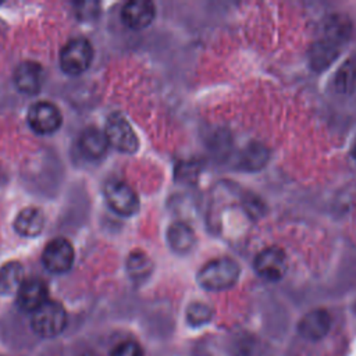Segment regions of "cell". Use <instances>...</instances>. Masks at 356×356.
Returning <instances> with one entry per match:
<instances>
[{"instance_id":"23","label":"cell","mask_w":356,"mask_h":356,"mask_svg":"<svg viewBox=\"0 0 356 356\" xmlns=\"http://www.w3.org/2000/svg\"><path fill=\"white\" fill-rule=\"evenodd\" d=\"M352 156H353V159L356 160V139H355V142H353V146H352Z\"/></svg>"},{"instance_id":"24","label":"cell","mask_w":356,"mask_h":356,"mask_svg":"<svg viewBox=\"0 0 356 356\" xmlns=\"http://www.w3.org/2000/svg\"><path fill=\"white\" fill-rule=\"evenodd\" d=\"M88 356H89V355H88Z\"/></svg>"},{"instance_id":"11","label":"cell","mask_w":356,"mask_h":356,"mask_svg":"<svg viewBox=\"0 0 356 356\" xmlns=\"http://www.w3.org/2000/svg\"><path fill=\"white\" fill-rule=\"evenodd\" d=\"M156 17V7L147 0H132L124 4L121 10L122 22L135 31L147 28Z\"/></svg>"},{"instance_id":"19","label":"cell","mask_w":356,"mask_h":356,"mask_svg":"<svg viewBox=\"0 0 356 356\" xmlns=\"http://www.w3.org/2000/svg\"><path fill=\"white\" fill-rule=\"evenodd\" d=\"M268 160V152L263 145H249L241 156V165L248 170H259Z\"/></svg>"},{"instance_id":"7","label":"cell","mask_w":356,"mask_h":356,"mask_svg":"<svg viewBox=\"0 0 356 356\" xmlns=\"http://www.w3.org/2000/svg\"><path fill=\"white\" fill-rule=\"evenodd\" d=\"M74 248L71 242L63 236L47 242L42 252V263L47 271L53 274L67 273L74 263Z\"/></svg>"},{"instance_id":"14","label":"cell","mask_w":356,"mask_h":356,"mask_svg":"<svg viewBox=\"0 0 356 356\" xmlns=\"http://www.w3.org/2000/svg\"><path fill=\"white\" fill-rule=\"evenodd\" d=\"M78 146L85 157L90 160H97L106 154L108 149V142L103 131L96 127H89L81 132Z\"/></svg>"},{"instance_id":"17","label":"cell","mask_w":356,"mask_h":356,"mask_svg":"<svg viewBox=\"0 0 356 356\" xmlns=\"http://www.w3.org/2000/svg\"><path fill=\"white\" fill-rule=\"evenodd\" d=\"M24 281V268L18 261H7L0 267V295L17 293Z\"/></svg>"},{"instance_id":"13","label":"cell","mask_w":356,"mask_h":356,"mask_svg":"<svg viewBox=\"0 0 356 356\" xmlns=\"http://www.w3.org/2000/svg\"><path fill=\"white\" fill-rule=\"evenodd\" d=\"M330 327L331 317L328 312L324 309H314L300 318L298 324V331L305 339L318 341L328 334Z\"/></svg>"},{"instance_id":"9","label":"cell","mask_w":356,"mask_h":356,"mask_svg":"<svg viewBox=\"0 0 356 356\" xmlns=\"http://www.w3.org/2000/svg\"><path fill=\"white\" fill-rule=\"evenodd\" d=\"M288 267L285 252L278 246H268L257 253L254 259L256 273L267 281H280Z\"/></svg>"},{"instance_id":"5","label":"cell","mask_w":356,"mask_h":356,"mask_svg":"<svg viewBox=\"0 0 356 356\" xmlns=\"http://www.w3.org/2000/svg\"><path fill=\"white\" fill-rule=\"evenodd\" d=\"M103 132L107 138L108 146H113L115 150L125 154H134L138 152L139 139L134 128L122 114H111L107 118Z\"/></svg>"},{"instance_id":"4","label":"cell","mask_w":356,"mask_h":356,"mask_svg":"<svg viewBox=\"0 0 356 356\" xmlns=\"http://www.w3.org/2000/svg\"><path fill=\"white\" fill-rule=\"evenodd\" d=\"M31 324L33 331L44 338L58 335L67 324V313L61 303L46 300L39 309L32 313Z\"/></svg>"},{"instance_id":"1","label":"cell","mask_w":356,"mask_h":356,"mask_svg":"<svg viewBox=\"0 0 356 356\" xmlns=\"http://www.w3.org/2000/svg\"><path fill=\"white\" fill-rule=\"evenodd\" d=\"M350 35V24L342 15H332L324 24L321 36L310 49V65L316 71H323L331 65L342 51Z\"/></svg>"},{"instance_id":"3","label":"cell","mask_w":356,"mask_h":356,"mask_svg":"<svg viewBox=\"0 0 356 356\" xmlns=\"http://www.w3.org/2000/svg\"><path fill=\"white\" fill-rule=\"evenodd\" d=\"M58 60L65 74L79 75L92 64L93 47L85 38H72L63 46Z\"/></svg>"},{"instance_id":"15","label":"cell","mask_w":356,"mask_h":356,"mask_svg":"<svg viewBox=\"0 0 356 356\" xmlns=\"http://www.w3.org/2000/svg\"><path fill=\"white\" fill-rule=\"evenodd\" d=\"M167 242L174 253L186 254L193 249L196 243V235L189 224L184 221H175L167 229Z\"/></svg>"},{"instance_id":"21","label":"cell","mask_w":356,"mask_h":356,"mask_svg":"<svg viewBox=\"0 0 356 356\" xmlns=\"http://www.w3.org/2000/svg\"><path fill=\"white\" fill-rule=\"evenodd\" d=\"M213 310L203 302H193L186 307V321L192 327H200L211 320Z\"/></svg>"},{"instance_id":"2","label":"cell","mask_w":356,"mask_h":356,"mask_svg":"<svg viewBox=\"0 0 356 356\" xmlns=\"http://www.w3.org/2000/svg\"><path fill=\"white\" fill-rule=\"evenodd\" d=\"M239 275V264L224 256L207 261L197 273V282L206 291H224L234 286Z\"/></svg>"},{"instance_id":"16","label":"cell","mask_w":356,"mask_h":356,"mask_svg":"<svg viewBox=\"0 0 356 356\" xmlns=\"http://www.w3.org/2000/svg\"><path fill=\"white\" fill-rule=\"evenodd\" d=\"M15 231L22 236H38L44 228V214L38 207L22 209L14 220Z\"/></svg>"},{"instance_id":"18","label":"cell","mask_w":356,"mask_h":356,"mask_svg":"<svg viewBox=\"0 0 356 356\" xmlns=\"http://www.w3.org/2000/svg\"><path fill=\"white\" fill-rule=\"evenodd\" d=\"M127 271L134 281H145L153 271V261L143 250H134L127 259Z\"/></svg>"},{"instance_id":"6","label":"cell","mask_w":356,"mask_h":356,"mask_svg":"<svg viewBox=\"0 0 356 356\" xmlns=\"http://www.w3.org/2000/svg\"><path fill=\"white\" fill-rule=\"evenodd\" d=\"M104 197L113 211L124 217L134 216L140 206L136 192L120 179H111L104 185Z\"/></svg>"},{"instance_id":"8","label":"cell","mask_w":356,"mask_h":356,"mask_svg":"<svg viewBox=\"0 0 356 356\" xmlns=\"http://www.w3.org/2000/svg\"><path fill=\"white\" fill-rule=\"evenodd\" d=\"M29 127L40 135L56 132L63 124V115L58 107L50 102H36L28 111Z\"/></svg>"},{"instance_id":"12","label":"cell","mask_w":356,"mask_h":356,"mask_svg":"<svg viewBox=\"0 0 356 356\" xmlns=\"http://www.w3.org/2000/svg\"><path fill=\"white\" fill-rule=\"evenodd\" d=\"M47 300V286L39 278L24 280L17 291V303L25 312H35Z\"/></svg>"},{"instance_id":"22","label":"cell","mask_w":356,"mask_h":356,"mask_svg":"<svg viewBox=\"0 0 356 356\" xmlns=\"http://www.w3.org/2000/svg\"><path fill=\"white\" fill-rule=\"evenodd\" d=\"M110 356H143L142 348L135 341H124L120 342L113 350Z\"/></svg>"},{"instance_id":"20","label":"cell","mask_w":356,"mask_h":356,"mask_svg":"<svg viewBox=\"0 0 356 356\" xmlns=\"http://www.w3.org/2000/svg\"><path fill=\"white\" fill-rule=\"evenodd\" d=\"M335 86L338 92L349 93L356 88V61L348 60L342 64L335 78Z\"/></svg>"},{"instance_id":"10","label":"cell","mask_w":356,"mask_h":356,"mask_svg":"<svg viewBox=\"0 0 356 356\" xmlns=\"http://www.w3.org/2000/svg\"><path fill=\"white\" fill-rule=\"evenodd\" d=\"M13 81L19 92L26 95H35L39 93L43 86L44 72L39 63L22 61L14 70Z\"/></svg>"}]
</instances>
